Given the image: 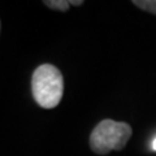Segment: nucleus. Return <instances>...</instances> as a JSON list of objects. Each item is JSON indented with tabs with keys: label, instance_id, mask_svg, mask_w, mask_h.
Instances as JSON below:
<instances>
[{
	"label": "nucleus",
	"instance_id": "423d86ee",
	"mask_svg": "<svg viewBox=\"0 0 156 156\" xmlns=\"http://www.w3.org/2000/svg\"><path fill=\"white\" fill-rule=\"evenodd\" d=\"M152 150L156 151V138L154 139V142H152Z\"/></svg>",
	"mask_w": 156,
	"mask_h": 156
},
{
	"label": "nucleus",
	"instance_id": "f03ea898",
	"mask_svg": "<svg viewBox=\"0 0 156 156\" xmlns=\"http://www.w3.org/2000/svg\"><path fill=\"white\" fill-rule=\"evenodd\" d=\"M131 128L126 122L103 120L90 135V147L98 155H107L113 150H122L131 136Z\"/></svg>",
	"mask_w": 156,
	"mask_h": 156
},
{
	"label": "nucleus",
	"instance_id": "7ed1b4c3",
	"mask_svg": "<svg viewBox=\"0 0 156 156\" xmlns=\"http://www.w3.org/2000/svg\"><path fill=\"white\" fill-rule=\"evenodd\" d=\"M133 4L143 11L156 14V0H134Z\"/></svg>",
	"mask_w": 156,
	"mask_h": 156
},
{
	"label": "nucleus",
	"instance_id": "20e7f679",
	"mask_svg": "<svg viewBox=\"0 0 156 156\" xmlns=\"http://www.w3.org/2000/svg\"><path fill=\"white\" fill-rule=\"evenodd\" d=\"M44 5H47L51 9H56V11H68L70 7V3L66 0H46Z\"/></svg>",
	"mask_w": 156,
	"mask_h": 156
},
{
	"label": "nucleus",
	"instance_id": "39448f33",
	"mask_svg": "<svg viewBox=\"0 0 156 156\" xmlns=\"http://www.w3.org/2000/svg\"><path fill=\"white\" fill-rule=\"evenodd\" d=\"M70 5H82V4H83V2H82V0H80V2H78V0H70Z\"/></svg>",
	"mask_w": 156,
	"mask_h": 156
},
{
	"label": "nucleus",
	"instance_id": "f257e3e1",
	"mask_svg": "<svg viewBox=\"0 0 156 156\" xmlns=\"http://www.w3.org/2000/svg\"><path fill=\"white\" fill-rule=\"evenodd\" d=\"M31 90L34 99L42 108H55L64 94V78L61 72L51 64L38 66L33 73Z\"/></svg>",
	"mask_w": 156,
	"mask_h": 156
}]
</instances>
